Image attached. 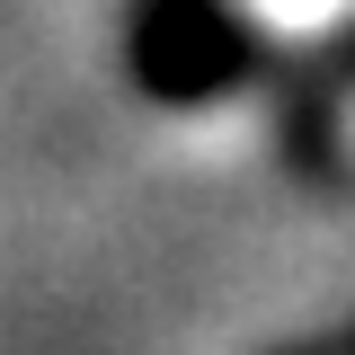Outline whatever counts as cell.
Segmentation results:
<instances>
[{"label": "cell", "instance_id": "6da1fadb", "mask_svg": "<svg viewBox=\"0 0 355 355\" xmlns=\"http://www.w3.org/2000/svg\"><path fill=\"white\" fill-rule=\"evenodd\" d=\"M142 89L355 169V0H142Z\"/></svg>", "mask_w": 355, "mask_h": 355}, {"label": "cell", "instance_id": "7a4b0ae2", "mask_svg": "<svg viewBox=\"0 0 355 355\" xmlns=\"http://www.w3.org/2000/svg\"><path fill=\"white\" fill-rule=\"evenodd\" d=\"M329 355H355V347H329Z\"/></svg>", "mask_w": 355, "mask_h": 355}]
</instances>
